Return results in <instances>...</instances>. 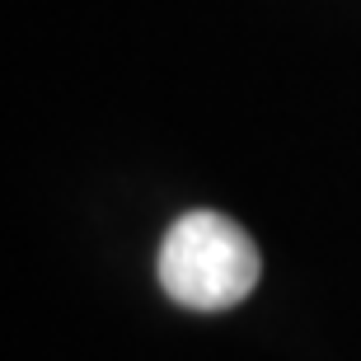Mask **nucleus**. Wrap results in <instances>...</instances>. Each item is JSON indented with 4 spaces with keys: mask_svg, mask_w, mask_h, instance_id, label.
Segmentation results:
<instances>
[{
    "mask_svg": "<svg viewBox=\"0 0 361 361\" xmlns=\"http://www.w3.org/2000/svg\"><path fill=\"white\" fill-rule=\"evenodd\" d=\"M263 272L258 244L221 212L178 216L160 244V286L183 310L221 314L249 300Z\"/></svg>",
    "mask_w": 361,
    "mask_h": 361,
    "instance_id": "f257e3e1",
    "label": "nucleus"
}]
</instances>
